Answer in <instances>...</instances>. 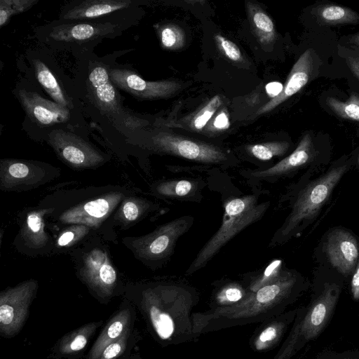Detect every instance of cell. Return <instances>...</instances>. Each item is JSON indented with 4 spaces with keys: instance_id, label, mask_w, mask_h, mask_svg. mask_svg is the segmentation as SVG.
Segmentation results:
<instances>
[{
    "instance_id": "f35d334b",
    "label": "cell",
    "mask_w": 359,
    "mask_h": 359,
    "mask_svg": "<svg viewBox=\"0 0 359 359\" xmlns=\"http://www.w3.org/2000/svg\"><path fill=\"white\" fill-rule=\"evenodd\" d=\"M214 37L217 47L229 60L236 62L243 61V55L236 43L219 34Z\"/></svg>"
},
{
    "instance_id": "4fadbf2b",
    "label": "cell",
    "mask_w": 359,
    "mask_h": 359,
    "mask_svg": "<svg viewBox=\"0 0 359 359\" xmlns=\"http://www.w3.org/2000/svg\"><path fill=\"white\" fill-rule=\"evenodd\" d=\"M313 154L312 140L310 134L303 136L297 148L289 156L266 169H247L239 172V175L253 189L259 187L265 182L273 183L278 180L290 175L301 166L309 163Z\"/></svg>"
},
{
    "instance_id": "277c9868",
    "label": "cell",
    "mask_w": 359,
    "mask_h": 359,
    "mask_svg": "<svg viewBox=\"0 0 359 359\" xmlns=\"http://www.w3.org/2000/svg\"><path fill=\"white\" fill-rule=\"evenodd\" d=\"M346 170V165L332 168L320 178L300 190L293 203L291 212L274 233L268 247L274 248L283 244L297 233L303 223L314 217L328 200Z\"/></svg>"
},
{
    "instance_id": "7a4b0ae2",
    "label": "cell",
    "mask_w": 359,
    "mask_h": 359,
    "mask_svg": "<svg viewBox=\"0 0 359 359\" xmlns=\"http://www.w3.org/2000/svg\"><path fill=\"white\" fill-rule=\"evenodd\" d=\"M300 292L299 278L292 271L285 270L275 282L252 292L234 306L195 312L192 314L196 337L231 327L262 323L281 314L294 303Z\"/></svg>"
},
{
    "instance_id": "d4e9b609",
    "label": "cell",
    "mask_w": 359,
    "mask_h": 359,
    "mask_svg": "<svg viewBox=\"0 0 359 359\" xmlns=\"http://www.w3.org/2000/svg\"><path fill=\"white\" fill-rule=\"evenodd\" d=\"M50 209L29 210L25 214L21 225L22 240L28 248L43 250L50 241L48 235L45 231L43 217L46 214L53 212Z\"/></svg>"
},
{
    "instance_id": "cb8c5ba5",
    "label": "cell",
    "mask_w": 359,
    "mask_h": 359,
    "mask_svg": "<svg viewBox=\"0 0 359 359\" xmlns=\"http://www.w3.org/2000/svg\"><path fill=\"white\" fill-rule=\"evenodd\" d=\"M128 0L83 1L66 10L61 15L65 20H81L100 17L129 7Z\"/></svg>"
},
{
    "instance_id": "4316f807",
    "label": "cell",
    "mask_w": 359,
    "mask_h": 359,
    "mask_svg": "<svg viewBox=\"0 0 359 359\" xmlns=\"http://www.w3.org/2000/svg\"><path fill=\"white\" fill-rule=\"evenodd\" d=\"M246 7L248 19L259 43L264 46L273 44L277 33L271 18L261 7L252 2L248 1Z\"/></svg>"
},
{
    "instance_id": "d590c367",
    "label": "cell",
    "mask_w": 359,
    "mask_h": 359,
    "mask_svg": "<svg viewBox=\"0 0 359 359\" xmlns=\"http://www.w3.org/2000/svg\"><path fill=\"white\" fill-rule=\"evenodd\" d=\"M38 0H1L0 27L4 26L11 18L30 9Z\"/></svg>"
},
{
    "instance_id": "f546056e",
    "label": "cell",
    "mask_w": 359,
    "mask_h": 359,
    "mask_svg": "<svg viewBox=\"0 0 359 359\" xmlns=\"http://www.w3.org/2000/svg\"><path fill=\"white\" fill-rule=\"evenodd\" d=\"M283 262L280 259L271 260L265 266L253 272H248L241 278L251 292L277 280L283 271Z\"/></svg>"
},
{
    "instance_id": "9c48e42d",
    "label": "cell",
    "mask_w": 359,
    "mask_h": 359,
    "mask_svg": "<svg viewBox=\"0 0 359 359\" xmlns=\"http://www.w3.org/2000/svg\"><path fill=\"white\" fill-rule=\"evenodd\" d=\"M341 287L334 283H326L306 307L302 316L296 350L316 339L329 325L337 306Z\"/></svg>"
},
{
    "instance_id": "5bb4252c",
    "label": "cell",
    "mask_w": 359,
    "mask_h": 359,
    "mask_svg": "<svg viewBox=\"0 0 359 359\" xmlns=\"http://www.w3.org/2000/svg\"><path fill=\"white\" fill-rule=\"evenodd\" d=\"M109 73L116 87L142 99L167 97L181 88V85L174 81H146L127 69H111Z\"/></svg>"
},
{
    "instance_id": "d6a6232c",
    "label": "cell",
    "mask_w": 359,
    "mask_h": 359,
    "mask_svg": "<svg viewBox=\"0 0 359 359\" xmlns=\"http://www.w3.org/2000/svg\"><path fill=\"white\" fill-rule=\"evenodd\" d=\"M34 67L35 76L39 84L56 103L68 108L69 102L49 68L39 60L34 61Z\"/></svg>"
},
{
    "instance_id": "b9f144b4",
    "label": "cell",
    "mask_w": 359,
    "mask_h": 359,
    "mask_svg": "<svg viewBox=\"0 0 359 359\" xmlns=\"http://www.w3.org/2000/svg\"><path fill=\"white\" fill-rule=\"evenodd\" d=\"M229 124L230 123L228 115L224 111L217 114L213 121L214 127L218 130L227 129L229 126Z\"/></svg>"
},
{
    "instance_id": "44dd1931",
    "label": "cell",
    "mask_w": 359,
    "mask_h": 359,
    "mask_svg": "<svg viewBox=\"0 0 359 359\" xmlns=\"http://www.w3.org/2000/svg\"><path fill=\"white\" fill-rule=\"evenodd\" d=\"M314 62L311 49L304 52L293 65L281 93L263 105L257 114H266L299 92L310 80Z\"/></svg>"
},
{
    "instance_id": "ab89813d",
    "label": "cell",
    "mask_w": 359,
    "mask_h": 359,
    "mask_svg": "<svg viewBox=\"0 0 359 359\" xmlns=\"http://www.w3.org/2000/svg\"><path fill=\"white\" fill-rule=\"evenodd\" d=\"M313 359H359V350L343 352L324 351L319 353Z\"/></svg>"
},
{
    "instance_id": "52a82bcc",
    "label": "cell",
    "mask_w": 359,
    "mask_h": 359,
    "mask_svg": "<svg viewBox=\"0 0 359 359\" xmlns=\"http://www.w3.org/2000/svg\"><path fill=\"white\" fill-rule=\"evenodd\" d=\"M151 142L150 149L153 151L203 165L226 168L233 165L236 160L229 152L217 145L170 133L160 132L151 137Z\"/></svg>"
},
{
    "instance_id": "e575fe53",
    "label": "cell",
    "mask_w": 359,
    "mask_h": 359,
    "mask_svg": "<svg viewBox=\"0 0 359 359\" xmlns=\"http://www.w3.org/2000/svg\"><path fill=\"white\" fill-rule=\"evenodd\" d=\"M160 41L162 46L170 50H178L185 43L184 30L174 24H168L158 29Z\"/></svg>"
},
{
    "instance_id": "8992f818",
    "label": "cell",
    "mask_w": 359,
    "mask_h": 359,
    "mask_svg": "<svg viewBox=\"0 0 359 359\" xmlns=\"http://www.w3.org/2000/svg\"><path fill=\"white\" fill-rule=\"evenodd\" d=\"M76 273L89 293L100 304H108L113 298L125 294L126 286L103 248L86 252Z\"/></svg>"
},
{
    "instance_id": "5b68a950",
    "label": "cell",
    "mask_w": 359,
    "mask_h": 359,
    "mask_svg": "<svg viewBox=\"0 0 359 359\" xmlns=\"http://www.w3.org/2000/svg\"><path fill=\"white\" fill-rule=\"evenodd\" d=\"M194 223L191 215H184L158 226L152 232L134 238L130 248L149 267L156 269L165 265L173 255L178 240Z\"/></svg>"
},
{
    "instance_id": "ba28073f",
    "label": "cell",
    "mask_w": 359,
    "mask_h": 359,
    "mask_svg": "<svg viewBox=\"0 0 359 359\" xmlns=\"http://www.w3.org/2000/svg\"><path fill=\"white\" fill-rule=\"evenodd\" d=\"M38 287V282L30 279L0 292V334L2 337L11 339L22 331L29 318L30 306Z\"/></svg>"
},
{
    "instance_id": "1f68e13d",
    "label": "cell",
    "mask_w": 359,
    "mask_h": 359,
    "mask_svg": "<svg viewBox=\"0 0 359 359\" xmlns=\"http://www.w3.org/2000/svg\"><path fill=\"white\" fill-rule=\"evenodd\" d=\"M142 339L140 332L133 329L107 345L96 359H128Z\"/></svg>"
},
{
    "instance_id": "ac0fdd59",
    "label": "cell",
    "mask_w": 359,
    "mask_h": 359,
    "mask_svg": "<svg viewBox=\"0 0 359 359\" xmlns=\"http://www.w3.org/2000/svg\"><path fill=\"white\" fill-rule=\"evenodd\" d=\"M298 309L285 311L261 323L251 336L249 344L255 352L263 353L278 346L293 324Z\"/></svg>"
},
{
    "instance_id": "7bdbcfd3",
    "label": "cell",
    "mask_w": 359,
    "mask_h": 359,
    "mask_svg": "<svg viewBox=\"0 0 359 359\" xmlns=\"http://www.w3.org/2000/svg\"><path fill=\"white\" fill-rule=\"evenodd\" d=\"M283 86L278 82L269 83L266 86V93L272 98L278 96L282 91Z\"/></svg>"
},
{
    "instance_id": "7dc6e473",
    "label": "cell",
    "mask_w": 359,
    "mask_h": 359,
    "mask_svg": "<svg viewBox=\"0 0 359 359\" xmlns=\"http://www.w3.org/2000/svg\"><path fill=\"white\" fill-rule=\"evenodd\" d=\"M358 161H359V159H358Z\"/></svg>"
},
{
    "instance_id": "ee69618b",
    "label": "cell",
    "mask_w": 359,
    "mask_h": 359,
    "mask_svg": "<svg viewBox=\"0 0 359 359\" xmlns=\"http://www.w3.org/2000/svg\"><path fill=\"white\" fill-rule=\"evenodd\" d=\"M346 62L351 72L359 79V57H347L346 58Z\"/></svg>"
},
{
    "instance_id": "484cf974",
    "label": "cell",
    "mask_w": 359,
    "mask_h": 359,
    "mask_svg": "<svg viewBox=\"0 0 359 359\" xmlns=\"http://www.w3.org/2000/svg\"><path fill=\"white\" fill-rule=\"evenodd\" d=\"M111 29L110 26L101 24L78 23L61 25L54 27L51 39L64 42H83L95 39Z\"/></svg>"
},
{
    "instance_id": "9a60e30c",
    "label": "cell",
    "mask_w": 359,
    "mask_h": 359,
    "mask_svg": "<svg viewBox=\"0 0 359 359\" xmlns=\"http://www.w3.org/2000/svg\"><path fill=\"white\" fill-rule=\"evenodd\" d=\"M137 311L135 306L125 297L117 309L110 316L85 359H96L109 344L135 329Z\"/></svg>"
},
{
    "instance_id": "74e56055",
    "label": "cell",
    "mask_w": 359,
    "mask_h": 359,
    "mask_svg": "<svg viewBox=\"0 0 359 359\" xmlns=\"http://www.w3.org/2000/svg\"><path fill=\"white\" fill-rule=\"evenodd\" d=\"M222 104L219 95L212 97L210 101L196 114L191 121V126L196 130H202Z\"/></svg>"
},
{
    "instance_id": "8fae6325",
    "label": "cell",
    "mask_w": 359,
    "mask_h": 359,
    "mask_svg": "<svg viewBox=\"0 0 359 359\" xmlns=\"http://www.w3.org/2000/svg\"><path fill=\"white\" fill-rule=\"evenodd\" d=\"M48 142L57 156L75 168H96L107 161L106 157L89 142L69 132L53 130L49 135Z\"/></svg>"
},
{
    "instance_id": "2e32d148",
    "label": "cell",
    "mask_w": 359,
    "mask_h": 359,
    "mask_svg": "<svg viewBox=\"0 0 359 359\" xmlns=\"http://www.w3.org/2000/svg\"><path fill=\"white\" fill-rule=\"evenodd\" d=\"M325 251L331 264L344 275L352 272L359 258L356 239L349 232L341 229L329 233Z\"/></svg>"
},
{
    "instance_id": "7402d4cb",
    "label": "cell",
    "mask_w": 359,
    "mask_h": 359,
    "mask_svg": "<svg viewBox=\"0 0 359 359\" xmlns=\"http://www.w3.org/2000/svg\"><path fill=\"white\" fill-rule=\"evenodd\" d=\"M88 83L97 105L102 111L110 113L118 111V93L107 69L102 65L93 67L88 74Z\"/></svg>"
},
{
    "instance_id": "836d02e7",
    "label": "cell",
    "mask_w": 359,
    "mask_h": 359,
    "mask_svg": "<svg viewBox=\"0 0 359 359\" xmlns=\"http://www.w3.org/2000/svg\"><path fill=\"white\" fill-rule=\"evenodd\" d=\"M326 103L341 118L359 123V95L358 94L352 93L346 101L328 97L326 99Z\"/></svg>"
},
{
    "instance_id": "f1b7e54d",
    "label": "cell",
    "mask_w": 359,
    "mask_h": 359,
    "mask_svg": "<svg viewBox=\"0 0 359 359\" xmlns=\"http://www.w3.org/2000/svg\"><path fill=\"white\" fill-rule=\"evenodd\" d=\"M312 13L323 25L355 24L359 21V15L355 11L339 5H319L313 8Z\"/></svg>"
},
{
    "instance_id": "f6af8a7d",
    "label": "cell",
    "mask_w": 359,
    "mask_h": 359,
    "mask_svg": "<svg viewBox=\"0 0 359 359\" xmlns=\"http://www.w3.org/2000/svg\"><path fill=\"white\" fill-rule=\"evenodd\" d=\"M349 42L359 47V32L351 36Z\"/></svg>"
},
{
    "instance_id": "6da1fadb",
    "label": "cell",
    "mask_w": 359,
    "mask_h": 359,
    "mask_svg": "<svg viewBox=\"0 0 359 359\" xmlns=\"http://www.w3.org/2000/svg\"><path fill=\"white\" fill-rule=\"evenodd\" d=\"M126 297L137 309L151 337L162 347L196 340L192 311L197 290L179 278L126 285Z\"/></svg>"
},
{
    "instance_id": "4dcf8cb0",
    "label": "cell",
    "mask_w": 359,
    "mask_h": 359,
    "mask_svg": "<svg viewBox=\"0 0 359 359\" xmlns=\"http://www.w3.org/2000/svg\"><path fill=\"white\" fill-rule=\"evenodd\" d=\"M290 146V143L287 141H271L248 144L245 147V151L251 158L260 163L257 169H261L264 163H265V166L264 168L263 166V168L266 169L267 162L276 157L284 156L288 151Z\"/></svg>"
},
{
    "instance_id": "7c38bea8",
    "label": "cell",
    "mask_w": 359,
    "mask_h": 359,
    "mask_svg": "<svg viewBox=\"0 0 359 359\" xmlns=\"http://www.w3.org/2000/svg\"><path fill=\"white\" fill-rule=\"evenodd\" d=\"M126 198L123 191H111L97 198L81 201L57 215V222L98 227Z\"/></svg>"
},
{
    "instance_id": "603a6c76",
    "label": "cell",
    "mask_w": 359,
    "mask_h": 359,
    "mask_svg": "<svg viewBox=\"0 0 359 359\" xmlns=\"http://www.w3.org/2000/svg\"><path fill=\"white\" fill-rule=\"evenodd\" d=\"M212 285L213 289L209 303L211 310L234 306L244 301L252 293L242 278L221 279L215 281Z\"/></svg>"
},
{
    "instance_id": "3957f363",
    "label": "cell",
    "mask_w": 359,
    "mask_h": 359,
    "mask_svg": "<svg viewBox=\"0 0 359 359\" xmlns=\"http://www.w3.org/2000/svg\"><path fill=\"white\" fill-rule=\"evenodd\" d=\"M266 190L254 188L252 194L231 196L223 201L222 224L215 234L204 244L185 271L191 276L202 269L236 235L260 220L269 209L271 202H259Z\"/></svg>"
},
{
    "instance_id": "60d3db41",
    "label": "cell",
    "mask_w": 359,
    "mask_h": 359,
    "mask_svg": "<svg viewBox=\"0 0 359 359\" xmlns=\"http://www.w3.org/2000/svg\"><path fill=\"white\" fill-rule=\"evenodd\" d=\"M351 291L353 299L359 301V258L351 279Z\"/></svg>"
},
{
    "instance_id": "ffe728a7",
    "label": "cell",
    "mask_w": 359,
    "mask_h": 359,
    "mask_svg": "<svg viewBox=\"0 0 359 359\" xmlns=\"http://www.w3.org/2000/svg\"><path fill=\"white\" fill-rule=\"evenodd\" d=\"M205 182L202 178H174L160 180L151 187L154 196L164 201L200 203Z\"/></svg>"
},
{
    "instance_id": "bcb514c9",
    "label": "cell",
    "mask_w": 359,
    "mask_h": 359,
    "mask_svg": "<svg viewBox=\"0 0 359 359\" xmlns=\"http://www.w3.org/2000/svg\"><path fill=\"white\" fill-rule=\"evenodd\" d=\"M128 359H142L141 354L138 351L132 353Z\"/></svg>"
},
{
    "instance_id": "d6986e66",
    "label": "cell",
    "mask_w": 359,
    "mask_h": 359,
    "mask_svg": "<svg viewBox=\"0 0 359 359\" xmlns=\"http://www.w3.org/2000/svg\"><path fill=\"white\" fill-rule=\"evenodd\" d=\"M18 98L28 116L38 124L52 126L69 118L68 108L44 99L36 93L22 89L18 92Z\"/></svg>"
},
{
    "instance_id": "30bf717a",
    "label": "cell",
    "mask_w": 359,
    "mask_h": 359,
    "mask_svg": "<svg viewBox=\"0 0 359 359\" xmlns=\"http://www.w3.org/2000/svg\"><path fill=\"white\" fill-rule=\"evenodd\" d=\"M0 187L4 191L35 188L55 178L56 168L35 161L1 159Z\"/></svg>"
},
{
    "instance_id": "e0dca14e",
    "label": "cell",
    "mask_w": 359,
    "mask_h": 359,
    "mask_svg": "<svg viewBox=\"0 0 359 359\" xmlns=\"http://www.w3.org/2000/svg\"><path fill=\"white\" fill-rule=\"evenodd\" d=\"M104 321L99 320L84 324L65 333L55 341L47 359H79L82 358L90 342L102 327Z\"/></svg>"
},
{
    "instance_id": "83f0119b",
    "label": "cell",
    "mask_w": 359,
    "mask_h": 359,
    "mask_svg": "<svg viewBox=\"0 0 359 359\" xmlns=\"http://www.w3.org/2000/svg\"><path fill=\"white\" fill-rule=\"evenodd\" d=\"M161 210V205L145 198L137 197H126L117 212V220L123 224L138 222L140 219L147 216L151 212Z\"/></svg>"
},
{
    "instance_id": "8d00e7d4",
    "label": "cell",
    "mask_w": 359,
    "mask_h": 359,
    "mask_svg": "<svg viewBox=\"0 0 359 359\" xmlns=\"http://www.w3.org/2000/svg\"><path fill=\"white\" fill-rule=\"evenodd\" d=\"M92 229L85 225L72 224L59 236L55 243L56 248L60 250L72 246L89 234Z\"/></svg>"
}]
</instances>
